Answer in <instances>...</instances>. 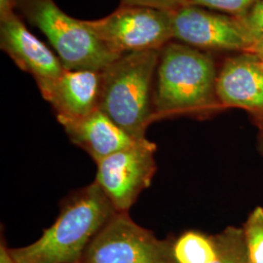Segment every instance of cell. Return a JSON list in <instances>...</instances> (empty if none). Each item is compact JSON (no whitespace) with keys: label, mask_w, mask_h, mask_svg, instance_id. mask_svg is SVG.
<instances>
[{"label":"cell","mask_w":263,"mask_h":263,"mask_svg":"<svg viewBox=\"0 0 263 263\" xmlns=\"http://www.w3.org/2000/svg\"><path fill=\"white\" fill-rule=\"evenodd\" d=\"M216 62L212 55L183 43L160 50L153 88L155 119L175 115H207L220 108L216 97Z\"/></svg>","instance_id":"6da1fadb"},{"label":"cell","mask_w":263,"mask_h":263,"mask_svg":"<svg viewBox=\"0 0 263 263\" xmlns=\"http://www.w3.org/2000/svg\"><path fill=\"white\" fill-rule=\"evenodd\" d=\"M115 213L94 181L66 198L55 222L38 240L9 249L10 254L17 263L81 262L91 241Z\"/></svg>","instance_id":"7a4b0ae2"},{"label":"cell","mask_w":263,"mask_h":263,"mask_svg":"<svg viewBox=\"0 0 263 263\" xmlns=\"http://www.w3.org/2000/svg\"><path fill=\"white\" fill-rule=\"evenodd\" d=\"M160 50L127 53L102 71L99 109L136 140L155 120L153 80Z\"/></svg>","instance_id":"3957f363"},{"label":"cell","mask_w":263,"mask_h":263,"mask_svg":"<svg viewBox=\"0 0 263 263\" xmlns=\"http://www.w3.org/2000/svg\"><path fill=\"white\" fill-rule=\"evenodd\" d=\"M21 14L39 28L56 50L66 70L103 71L122 55L114 52L53 0H16Z\"/></svg>","instance_id":"277c9868"},{"label":"cell","mask_w":263,"mask_h":263,"mask_svg":"<svg viewBox=\"0 0 263 263\" xmlns=\"http://www.w3.org/2000/svg\"><path fill=\"white\" fill-rule=\"evenodd\" d=\"M173 245L136 223L128 212H116L91 241L81 262L177 263Z\"/></svg>","instance_id":"5b68a950"},{"label":"cell","mask_w":263,"mask_h":263,"mask_svg":"<svg viewBox=\"0 0 263 263\" xmlns=\"http://www.w3.org/2000/svg\"><path fill=\"white\" fill-rule=\"evenodd\" d=\"M83 23L97 37L120 55L161 50L174 39L171 10L120 6L103 19Z\"/></svg>","instance_id":"8992f818"},{"label":"cell","mask_w":263,"mask_h":263,"mask_svg":"<svg viewBox=\"0 0 263 263\" xmlns=\"http://www.w3.org/2000/svg\"><path fill=\"white\" fill-rule=\"evenodd\" d=\"M156 144L145 139L97 163L95 182L116 212H128L149 187L156 172Z\"/></svg>","instance_id":"52a82bcc"},{"label":"cell","mask_w":263,"mask_h":263,"mask_svg":"<svg viewBox=\"0 0 263 263\" xmlns=\"http://www.w3.org/2000/svg\"><path fill=\"white\" fill-rule=\"evenodd\" d=\"M173 37L191 47L251 53L254 37L237 16L185 4L172 11Z\"/></svg>","instance_id":"ba28073f"},{"label":"cell","mask_w":263,"mask_h":263,"mask_svg":"<svg viewBox=\"0 0 263 263\" xmlns=\"http://www.w3.org/2000/svg\"><path fill=\"white\" fill-rule=\"evenodd\" d=\"M216 97L221 107H238L251 113L263 126V62L243 52L224 61L217 72Z\"/></svg>","instance_id":"9c48e42d"},{"label":"cell","mask_w":263,"mask_h":263,"mask_svg":"<svg viewBox=\"0 0 263 263\" xmlns=\"http://www.w3.org/2000/svg\"><path fill=\"white\" fill-rule=\"evenodd\" d=\"M0 46L36 83L56 79L66 70L59 57L28 30L15 12L0 18Z\"/></svg>","instance_id":"30bf717a"},{"label":"cell","mask_w":263,"mask_h":263,"mask_svg":"<svg viewBox=\"0 0 263 263\" xmlns=\"http://www.w3.org/2000/svg\"><path fill=\"white\" fill-rule=\"evenodd\" d=\"M36 84L57 118H80L99 107L102 71L66 69L56 79Z\"/></svg>","instance_id":"8fae6325"},{"label":"cell","mask_w":263,"mask_h":263,"mask_svg":"<svg viewBox=\"0 0 263 263\" xmlns=\"http://www.w3.org/2000/svg\"><path fill=\"white\" fill-rule=\"evenodd\" d=\"M57 119L70 141L86 151L96 164L142 141L134 139L99 108L84 117Z\"/></svg>","instance_id":"7c38bea8"},{"label":"cell","mask_w":263,"mask_h":263,"mask_svg":"<svg viewBox=\"0 0 263 263\" xmlns=\"http://www.w3.org/2000/svg\"><path fill=\"white\" fill-rule=\"evenodd\" d=\"M173 252L177 263H212L218 254L216 235L186 231L174 241Z\"/></svg>","instance_id":"4fadbf2b"},{"label":"cell","mask_w":263,"mask_h":263,"mask_svg":"<svg viewBox=\"0 0 263 263\" xmlns=\"http://www.w3.org/2000/svg\"><path fill=\"white\" fill-rule=\"evenodd\" d=\"M216 238L218 254L212 263H250L242 227L229 226Z\"/></svg>","instance_id":"5bb4252c"},{"label":"cell","mask_w":263,"mask_h":263,"mask_svg":"<svg viewBox=\"0 0 263 263\" xmlns=\"http://www.w3.org/2000/svg\"><path fill=\"white\" fill-rule=\"evenodd\" d=\"M242 228L250 263H263V208H255Z\"/></svg>","instance_id":"9a60e30c"},{"label":"cell","mask_w":263,"mask_h":263,"mask_svg":"<svg viewBox=\"0 0 263 263\" xmlns=\"http://www.w3.org/2000/svg\"><path fill=\"white\" fill-rule=\"evenodd\" d=\"M256 1L258 0H186V4L219 10L231 16H241Z\"/></svg>","instance_id":"2e32d148"},{"label":"cell","mask_w":263,"mask_h":263,"mask_svg":"<svg viewBox=\"0 0 263 263\" xmlns=\"http://www.w3.org/2000/svg\"><path fill=\"white\" fill-rule=\"evenodd\" d=\"M237 17L240 18L246 28L255 38L263 29V0L256 1L243 15Z\"/></svg>","instance_id":"e0dca14e"},{"label":"cell","mask_w":263,"mask_h":263,"mask_svg":"<svg viewBox=\"0 0 263 263\" xmlns=\"http://www.w3.org/2000/svg\"><path fill=\"white\" fill-rule=\"evenodd\" d=\"M185 4L186 0H121V6H147L171 11Z\"/></svg>","instance_id":"ac0fdd59"},{"label":"cell","mask_w":263,"mask_h":263,"mask_svg":"<svg viewBox=\"0 0 263 263\" xmlns=\"http://www.w3.org/2000/svg\"><path fill=\"white\" fill-rule=\"evenodd\" d=\"M17 8L16 0H0V18L14 13Z\"/></svg>","instance_id":"d6986e66"},{"label":"cell","mask_w":263,"mask_h":263,"mask_svg":"<svg viewBox=\"0 0 263 263\" xmlns=\"http://www.w3.org/2000/svg\"><path fill=\"white\" fill-rule=\"evenodd\" d=\"M251 53L254 54L263 62V29L254 38V45Z\"/></svg>","instance_id":"ffe728a7"},{"label":"cell","mask_w":263,"mask_h":263,"mask_svg":"<svg viewBox=\"0 0 263 263\" xmlns=\"http://www.w3.org/2000/svg\"><path fill=\"white\" fill-rule=\"evenodd\" d=\"M0 263H17L10 254V250L3 241L0 245Z\"/></svg>","instance_id":"44dd1931"},{"label":"cell","mask_w":263,"mask_h":263,"mask_svg":"<svg viewBox=\"0 0 263 263\" xmlns=\"http://www.w3.org/2000/svg\"><path fill=\"white\" fill-rule=\"evenodd\" d=\"M259 133H258V138H257V143H258V149L261 152L263 155V126H259Z\"/></svg>","instance_id":"7402d4cb"},{"label":"cell","mask_w":263,"mask_h":263,"mask_svg":"<svg viewBox=\"0 0 263 263\" xmlns=\"http://www.w3.org/2000/svg\"><path fill=\"white\" fill-rule=\"evenodd\" d=\"M78 263H82V262H78Z\"/></svg>","instance_id":"603a6c76"}]
</instances>
